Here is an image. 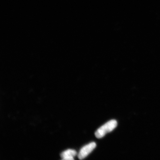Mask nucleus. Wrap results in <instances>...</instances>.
Listing matches in <instances>:
<instances>
[{"mask_svg":"<svg viewBox=\"0 0 160 160\" xmlns=\"http://www.w3.org/2000/svg\"><path fill=\"white\" fill-rule=\"evenodd\" d=\"M117 122L115 120H112L105 124L96 132L95 135L98 138H103L108 133L113 131L117 126Z\"/></svg>","mask_w":160,"mask_h":160,"instance_id":"f257e3e1","label":"nucleus"},{"mask_svg":"<svg viewBox=\"0 0 160 160\" xmlns=\"http://www.w3.org/2000/svg\"><path fill=\"white\" fill-rule=\"evenodd\" d=\"M97 146L96 143L94 142H92L83 147L80 150L78 157L79 159H83L87 157Z\"/></svg>","mask_w":160,"mask_h":160,"instance_id":"f03ea898","label":"nucleus"},{"mask_svg":"<svg viewBox=\"0 0 160 160\" xmlns=\"http://www.w3.org/2000/svg\"><path fill=\"white\" fill-rule=\"evenodd\" d=\"M77 152L74 150L68 149L61 154L62 159L65 160H73V157L77 155Z\"/></svg>","mask_w":160,"mask_h":160,"instance_id":"7ed1b4c3","label":"nucleus"}]
</instances>
